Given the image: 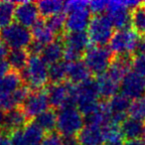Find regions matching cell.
Listing matches in <instances>:
<instances>
[{
    "label": "cell",
    "mask_w": 145,
    "mask_h": 145,
    "mask_svg": "<svg viewBox=\"0 0 145 145\" xmlns=\"http://www.w3.org/2000/svg\"><path fill=\"white\" fill-rule=\"evenodd\" d=\"M85 117L76 106L59 109L57 113V130L63 137L76 136L85 127Z\"/></svg>",
    "instance_id": "obj_1"
},
{
    "label": "cell",
    "mask_w": 145,
    "mask_h": 145,
    "mask_svg": "<svg viewBox=\"0 0 145 145\" xmlns=\"http://www.w3.org/2000/svg\"><path fill=\"white\" fill-rule=\"evenodd\" d=\"M22 80L29 88L42 89L49 82V66L40 56H30L29 62L23 72Z\"/></svg>",
    "instance_id": "obj_2"
},
{
    "label": "cell",
    "mask_w": 145,
    "mask_h": 145,
    "mask_svg": "<svg viewBox=\"0 0 145 145\" xmlns=\"http://www.w3.org/2000/svg\"><path fill=\"white\" fill-rule=\"evenodd\" d=\"M99 88L95 80L89 79L76 86V105L84 116L91 113L99 106Z\"/></svg>",
    "instance_id": "obj_3"
},
{
    "label": "cell",
    "mask_w": 145,
    "mask_h": 145,
    "mask_svg": "<svg viewBox=\"0 0 145 145\" xmlns=\"http://www.w3.org/2000/svg\"><path fill=\"white\" fill-rule=\"evenodd\" d=\"M138 5V1H133V0H125V1L113 0V1H108L106 16L108 17L113 28L117 29V31L130 28V10H133L134 8H136Z\"/></svg>",
    "instance_id": "obj_4"
},
{
    "label": "cell",
    "mask_w": 145,
    "mask_h": 145,
    "mask_svg": "<svg viewBox=\"0 0 145 145\" xmlns=\"http://www.w3.org/2000/svg\"><path fill=\"white\" fill-rule=\"evenodd\" d=\"M113 61V54L109 47L93 46L84 55V62L89 68L91 74L101 76L107 72Z\"/></svg>",
    "instance_id": "obj_5"
},
{
    "label": "cell",
    "mask_w": 145,
    "mask_h": 145,
    "mask_svg": "<svg viewBox=\"0 0 145 145\" xmlns=\"http://www.w3.org/2000/svg\"><path fill=\"white\" fill-rule=\"evenodd\" d=\"M62 41L65 47L64 59L67 63L81 60V57L89 50L91 44L87 32H68L63 36Z\"/></svg>",
    "instance_id": "obj_6"
},
{
    "label": "cell",
    "mask_w": 145,
    "mask_h": 145,
    "mask_svg": "<svg viewBox=\"0 0 145 145\" xmlns=\"http://www.w3.org/2000/svg\"><path fill=\"white\" fill-rule=\"evenodd\" d=\"M0 39L11 50L26 49L32 43V33L29 28L15 22L0 30Z\"/></svg>",
    "instance_id": "obj_7"
},
{
    "label": "cell",
    "mask_w": 145,
    "mask_h": 145,
    "mask_svg": "<svg viewBox=\"0 0 145 145\" xmlns=\"http://www.w3.org/2000/svg\"><path fill=\"white\" fill-rule=\"evenodd\" d=\"M47 93L50 105L55 108L62 109L76 105V86L71 83L52 84Z\"/></svg>",
    "instance_id": "obj_8"
},
{
    "label": "cell",
    "mask_w": 145,
    "mask_h": 145,
    "mask_svg": "<svg viewBox=\"0 0 145 145\" xmlns=\"http://www.w3.org/2000/svg\"><path fill=\"white\" fill-rule=\"evenodd\" d=\"M87 33L91 43L95 46H105L109 44L114 34L112 24L105 15H95L89 23Z\"/></svg>",
    "instance_id": "obj_9"
},
{
    "label": "cell",
    "mask_w": 145,
    "mask_h": 145,
    "mask_svg": "<svg viewBox=\"0 0 145 145\" xmlns=\"http://www.w3.org/2000/svg\"><path fill=\"white\" fill-rule=\"evenodd\" d=\"M139 38L140 36L131 28L118 30L109 42V49L115 56L131 55L135 52Z\"/></svg>",
    "instance_id": "obj_10"
},
{
    "label": "cell",
    "mask_w": 145,
    "mask_h": 145,
    "mask_svg": "<svg viewBox=\"0 0 145 145\" xmlns=\"http://www.w3.org/2000/svg\"><path fill=\"white\" fill-rule=\"evenodd\" d=\"M50 106L48 93L43 89H35L29 93L22 105V109L28 118H36L38 115L48 110Z\"/></svg>",
    "instance_id": "obj_11"
},
{
    "label": "cell",
    "mask_w": 145,
    "mask_h": 145,
    "mask_svg": "<svg viewBox=\"0 0 145 145\" xmlns=\"http://www.w3.org/2000/svg\"><path fill=\"white\" fill-rule=\"evenodd\" d=\"M121 93L129 99H136L145 95V78L130 71L120 84Z\"/></svg>",
    "instance_id": "obj_12"
},
{
    "label": "cell",
    "mask_w": 145,
    "mask_h": 145,
    "mask_svg": "<svg viewBox=\"0 0 145 145\" xmlns=\"http://www.w3.org/2000/svg\"><path fill=\"white\" fill-rule=\"evenodd\" d=\"M111 124H121L126 119L130 107V99L123 93H117L106 103Z\"/></svg>",
    "instance_id": "obj_13"
},
{
    "label": "cell",
    "mask_w": 145,
    "mask_h": 145,
    "mask_svg": "<svg viewBox=\"0 0 145 145\" xmlns=\"http://www.w3.org/2000/svg\"><path fill=\"white\" fill-rule=\"evenodd\" d=\"M39 12L37 3L31 1H23L16 5L15 10V20L26 28H33L39 22Z\"/></svg>",
    "instance_id": "obj_14"
},
{
    "label": "cell",
    "mask_w": 145,
    "mask_h": 145,
    "mask_svg": "<svg viewBox=\"0 0 145 145\" xmlns=\"http://www.w3.org/2000/svg\"><path fill=\"white\" fill-rule=\"evenodd\" d=\"M91 19L89 8L69 13L66 16V30L70 33L86 32Z\"/></svg>",
    "instance_id": "obj_15"
},
{
    "label": "cell",
    "mask_w": 145,
    "mask_h": 145,
    "mask_svg": "<svg viewBox=\"0 0 145 145\" xmlns=\"http://www.w3.org/2000/svg\"><path fill=\"white\" fill-rule=\"evenodd\" d=\"M28 117L25 114L22 108H15L12 110L5 111L4 119H3L2 130L8 131V132H14L17 130H21V128H24L27 124Z\"/></svg>",
    "instance_id": "obj_16"
},
{
    "label": "cell",
    "mask_w": 145,
    "mask_h": 145,
    "mask_svg": "<svg viewBox=\"0 0 145 145\" xmlns=\"http://www.w3.org/2000/svg\"><path fill=\"white\" fill-rule=\"evenodd\" d=\"M67 64V79L69 80V83L78 86L91 79V72L84 61L79 60Z\"/></svg>",
    "instance_id": "obj_17"
},
{
    "label": "cell",
    "mask_w": 145,
    "mask_h": 145,
    "mask_svg": "<svg viewBox=\"0 0 145 145\" xmlns=\"http://www.w3.org/2000/svg\"><path fill=\"white\" fill-rule=\"evenodd\" d=\"M81 145H103L105 142L103 127L97 125H85L79 133Z\"/></svg>",
    "instance_id": "obj_18"
},
{
    "label": "cell",
    "mask_w": 145,
    "mask_h": 145,
    "mask_svg": "<svg viewBox=\"0 0 145 145\" xmlns=\"http://www.w3.org/2000/svg\"><path fill=\"white\" fill-rule=\"evenodd\" d=\"M120 129L123 137L126 138L127 140H136V139L144 138L145 122L129 117L120 124Z\"/></svg>",
    "instance_id": "obj_19"
},
{
    "label": "cell",
    "mask_w": 145,
    "mask_h": 145,
    "mask_svg": "<svg viewBox=\"0 0 145 145\" xmlns=\"http://www.w3.org/2000/svg\"><path fill=\"white\" fill-rule=\"evenodd\" d=\"M28 87L23 86L16 91L10 93V95L0 97V110L9 111L12 109L18 108L20 105H23L24 101L26 99L27 95H29Z\"/></svg>",
    "instance_id": "obj_20"
},
{
    "label": "cell",
    "mask_w": 145,
    "mask_h": 145,
    "mask_svg": "<svg viewBox=\"0 0 145 145\" xmlns=\"http://www.w3.org/2000/svg\"><path fill=\"white\" fill-rule=\"evenodd\" d=\"M64 53L65 47L63 41L55 40L44 47L40 57L48 66H50V65L61 62V60L64 58Z\"/></svg>",
    "instance_id": "obj_21"
},
{
    "label": "cell",
    "mask_w": 145,
    "mask_h": 145,
    "mask_svg": "<svg viewBox=\"0 0 145 145\" xmlns=\"http://www.w3.org/2000/svg\"><path fill=\"white\" fill-rule=\"evenodd\" d=\"M97 88H99V95L103 99H109L117 95V91L120 89V84L111 79L106 72L99 76L95 80Z\"/></svg>",
    "instance_id": "obj_22"
},
{
    "label": "cell",
    "mask_w": 145,
    "mask_h": 145,
    "mask_svg": "<svg viewBox=\"0 0 145 145\" xmlns=\"http://www.w3.org/2000/svg\"><path fill=\"white\" fill-rule=\"evenodd\" d=\"M23 87L21 75L16 72H10L8 75L0 78V97L10 95Z\"/></svg>",
    "instance_id": "obj_23"
},
{
    "label": "cell",
    "mask_w": 145,
    "mask_h": 145,
    "mask_svg": "<svg viewBox=\"0 0 145 145\" xmlns=\"http://www.w3.org/2000/svg\"><path fill=\"white\" fill-rule=\"evenodd\" d=\"M29 52L26 49L10 50L7 55V61L13 72H23L29 62Z\"/></svg>",
    "instance_id": "obj_24"
},
{
    "label": "cell",
    "mask_w": 145,
    "mask_h": 145,
    "mask_svg": "<svg viewBox=\"0 0 145 145\" xmlns=\"http://www.w3.org/2000/svg\"><path fill=\"white\" fill-rule=\"evenodd\" d=\"M31 33H32L33 41L43 45V46H46V45L52 43L53 41H55V37H56V35L49 28L46 22H43V21H39L32 28Z\"/></svg>",
    "instance_id": "obj_25"
},
{
    "label": "cell",
    "mask_w": 145,
    "mask_h": 145,
    "mask_svg": "<svg viewBox=\"0 0 145 145\" xmlns=\"http://www.w3.org/2000/svg\"><path fill=\"white\" fill-rule=\"evenodd\" d=\"M65 2L60 0H42L37 2L40 15L46 17L47 19L57 14L63 13Z\"/></svg>",
    "instance_id": "obj_26"
},
{
    "label": "cell",
    "mask_w": 145,
    "mask_h": 145,
    "mask_svg": "<svg viewBox=\"0 0 145 145\" xmlns=\"http://www.w3.org/2000/svg\"><path fill=\"white\" fill-rule=\"evenodd\" d=\"M22 131L25 138L30 145H40L46 137L45 131L35 121L27 123Z\"/></svg>",
    "instance_id": "obj_27"
},
{
    "label": "cell",
    "mask_w": 145,
    "mask_h": 145,
    "mask_svg": "<svg viewBox=\"0 0 145 145\" xmlns=\"http://www.w3.org/2000/svg\"><path fill=\"white\" fill-rule=\"evenodd\" d=\"M16 5L11 1H0V30L13 23Z\"/></svg>",
    "instance_id": "obj_28"
},
{
    "label": "cell",
    "mask_w": 145,
    "mask_h": 145,
    "mask_svg": "<svg viewBox=\"0 0 145 145\" xmlns=\"http://www.w3.org/2000/svg\"><path fill=\"white\" fill-rule=\"evenodd\" d=\"M35 122L44 131L53 133L57 129V113L52 109L44 111L35 118Z\"/></svg>",
    "instance_id": "obj_29"
},
{
    "label": "cell",
    "mask_w": 145,
    "mask_h": 145,
    "mask_svg": "<svg viewBox=\"0 0 145 145\" xmlns=\"http://www.w3.org/2000/svg\"><path fill=\"white\" fill-rule=\"evenodd\" d=\"M131 26L140 37L145 36V6L143 4L131 11Z\"/></svg>",
    "instance_id": "obj_30"
},
{
    "label": "cell",
    "mask_w": 145,
    "mask_h": 145,
    "mask_svg": "<svg viewBox=\"0 0 145 145\" xmlns=\"http://www.w3.org/2000/svg\"><path fill=\"white\" fill-rule=\"evenodd\" d=\"M67 68L68 64L64 62H59L49 66V81L52 84L64 83L67 78Z\"/></svg>",
    "instance_id": "obj_31"
},
{
    "label": "cell",
    "mask_w": 145,
    "mask_h": 145,
    "mask_svg": "<svg viewBox=\"0 0 145 145\" xmlns=\"http://www.w3.org/2000/svg\"><path fill=\"white\" fill-rule=\"evenodd\" d=\"M128 114L132 118L145 121V95L131 101Z\"/></svg>",
    "instance_id": "obj_32"
},
{
    "label": "cell",
    "mask_w": 145,
    "mask_h": 145,
    "mask_svg": "<svg viewBox=\"0 0 145 145\" xmlns=\"http://www.w3.org/2000/svg\"><path fill=\"white\" fill-rule=\"evenodd\" d=\"M103 133H105V142L109 143H122L123 134L121 132L120 126L116 124H107L103 127Z\"/></svg>",
    "instance_id": "obj_33"
},
{
    "label": "cell",
    "mask_w": 145,
    "mask_h": 145,
    "mask_svg": "<svg viewBox=\"0 0 145 145\" xmlns=\"http://www.w3.org/2000/svg\"><path fill=\"white\" fill-rule=\"evenodd\" d=\"M46 24L53 31V33L57 35L62 32L64 29H66V16L64 13L57 14L47 19Z\"/></svg>",
    "instance_id": "obj_34"
},
{
    "label": "cell",
    "mask_w": 145,
    "mask_h": 145,
    "mask_svg": "<svg viewBox=\"0 0 145 145\" xmlns=\"http://www.w3.org/2000/svg\"><path fill=\"white\" fill-rule=\"evenodd\" d=\"M89 2L85 1V0H70L66 1L64 5V11L69 13L75 12V11L84 10V9L89 8Z\"/></svg>",
    "instance_id": "obj_35"
},
{
    "label": "cell",
    "mask_w": 145,
    "mask_h": 145,
    "mask_svg": "<svg viewBox=\"0 0 145 145\" xmlns=\"http://www.w3.org/2000/svg\"><path fill=\"white\" fill-rule=\"evenodd\" d=\"M107 5L108 1H103V0H95L91 1L89 4V9L91 12H93L97 15H101V13L107 10Z\"/></svg>",
    "instance_id": "obj_36"
},
{
    "label": "cell",
    "mask_w": 145,
    "mask_h": 145,
    "mask_svg": "<svg viewBox=\"0 0 145 145\" xmlns=\"http://www.w3.org/2000/svg\"><path fill=\"white\" fill-rule=\"evenodd\" d=\"M132 68L135 72L145 78V55L135 56L132 61Z\"/></svg>",
    "instance_id": "obj_37"
},
{
    "label": "cell",
    "mask_w": 145,
    "mask_h": 145,
    "mask_svg": "<svg viewBox=\"0 0 145 145\" xmlns=\"http://www.w3.org/2000/svg\"><path fill=\"white\" fill-rule=\"evenodd\" d=\"M40 145H63V137L56 133H49Z\"/></svg>",
    "instance_id": "obj_38"
},
{
    "label": "cell",
    "mask_w": 145,
    "mask_h": 145,
    "mask_svg": "<svg viewBox=\"0 0 145 145\" xmlns=\"http://www.w3.org/2000/svg\"><path fill=\"white\" fill-rule=\"evenodd\" d=\"M10 139L12 141L13 145H30L29 142L26 140L22 130H17L11 133Z\"/></svg>",
    "instance_id": "obj_39"
},
{
    "label": "cell",
    "mask_w": 145,
    "mask_h": 145,
    "mask_svg": "<svg viewBox=\"0 0 145 145\" xmlns=\"http://www.w3.org/2000/svg\"><path fill=\"white\" fill-rule=\"evenodd\" d=\"M10 65H9L7 59H0V78L8 75L10 72Z\"/></svg>",
    "instance_id": "obj_40"
},
{
    "label": "cell",
    "mask_w": 145,
    "mask_h": 145,
    "mask_svg": "<svg viewBox=\"0 0 145 145\" xmlns=\"http://www.w3.org/2000/svg\"><path fill=\"white\" fill-rule=\"evenodd\" d=\"M134 54L136 56H143V55H145V36L139 38Z\"/></svg>",
    "instance_id": "obj_41"
},
{
    "label": "cell",
    "mask_w": 145,
    "mask_h": 145,
    "mask_svg": "<svg viewBox=\"0 0 145 145\" xmlns=\"http://www.w3.org/2000/svg\"><path fill=\"white\" fill-rule=\"evenodd\" d=\"M63 145H81V143L76 136L63 137Z\"/></svg>",
    "instance_id": "obj_42"
},
{
    "label": "cell",
    "mask_w": 145,
    "mask_h": 145,
    "mask_svg": "<svg viewBox=\"0 0 145 145\" xmlns=\"http://www.w3.org/2000/svg\"><path fill=\"white\" fill-rule=\"evenodd\" d=\"M8 55V48L0 39V59H4Z\"/></svg>",
    "instance_id": "obj_43"
},
{
    "label": "cell",
    "mask_w": 145,
    "mask_h": 145,
    "mask_svg": "<svg viewBox=\"0 0 145 145\" xmlns=\"http://www.w3.org/2000/svg\"><path fill=\"white\" fill-rule=\"evenodd\" d=\"M123 145H145L144 139H136V140H127Z\"/></svg>",
    "instance_id": "obj_44"
},
{
    "label": "cell",
    "mask_w": 145,
    "mask_h": 145,
    "mask_svg": "<svg viewBox=\"0 0 145 145\" xmlns=\"http://www.w3.org/2000/svg\"><path fill=\"white\" fill-rule=\"evenodd\" d=\"M0 145H13L12 141H11L10 137L3 136L2 138L0 139Z\"/></svg>",
    "instance_id": "obj_45"
},
{
    "label": "cell",
    "mask_w": 145,
    "mask_h": 145,
    "mask_svg": "<svg viewBox=\"0 0 145 145\" xmlns=\"http://www.w3.org/2000/svg\"><path fill=\"white\" fill-rule=\"evenodd\" d=\"M103 145H123V143H109V142H105Z\"/></svg>",
    "instance_id": "obj_46"
},
{
    "label": "cell",
    "mask_w": 145,
    "mask_h": 145,
    "mask_svg": "<svg viewBox=\"0 0 145 145\" xmlns=\"http://www.w3.org/2000/svg\"><path fill=\"white\" fill-rule=\"evenodd\" d=\"M2 137H3V130L1 128H0V139L2 138Z\"/></svg>",
    "instance_id": "obj_47"
},
{
    "label": "cell",
    "mask_w": 145,
    "mask_h": 145,
    "mask_svg": "<svg viewBox=\"0 0 145 145\" xmlns=\"http://www.w3.org/2000/svg\"><path fill=\"white\" fill-rule=\"evenodd\" d=\"M143 139H144V141H145V135H144V138H143Z\"/></svg>",
    "instance_id": "obj_48"
}]
</instances>
